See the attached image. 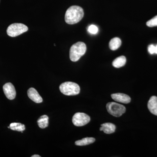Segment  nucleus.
I'll list each match as a JSON object with an SVG mask.
<instances>
[{"label": "nucleus", "mask_w": 157, "mask_h": 157, "mask_svg": "<svg viewBox=\"0 0 157 157\" xmlns=\"http://www.w3.org/2000/svg\"><path fill=\"white\" fill-rule=\"evenodd\" d=\"M149 111L152 114L157 116V97L152 96L150 99L147 104Z\"/></svg>", "instance_id": "9d476101"}, {"label": "nucleus", "mask_w": 157, "mask_h": 157, "mask_svg": "<svg viewBox=\"0 0 157 157\" xmlns=\"http://www.w3.org/2000/svg\"><path fill=\"white\" fill-rule=\"evenodd\" d=\"M106 107L109 114L115 117H120L126 112L124 106L115 102L107 103Z\"/></svg>", "instance_id": "39448f33"}, {"label": "nucleus", "mask_w": 157, "mask_h": 157, "mask_svg": "<svg viewBox=\"0 0 157 157\" xmlns=\"http://www.w3.org/2000/svg\"><path fill=\"white\" fill-rule=\"evenodd\" d=\"M38 125L41 128H45L48 125V117L46 115H42L37 121Z\"/></svg>", "instance_id": "2eb2a0df"}, {"label": "nucleus", "mask_w": 157, "mask_h": 157, "mask_svg": "<svg viewBox=\"0 0 157 157\" xmlns=\"http://www.w3.org/2000/svg\"><path fill=\"white\" fill-rule=\"evenodd\" d=\"M155 53L157 54V45L155 46Z\"/></svg>", "instance_id": "aec40b11"}, {"label": "nucleus", "mask_w": 157, "mask_h": 157, "mask_svg": "<svg viewBox=\"0 0 157 157\" xmlns=\"http://www.w3.org/2000/svg\"><path fill=\"white\" fill-rule=\"evenodd\" d=\"M88 31L90 33L92 34H96L98 33V28L97 26L95 25H90L88 29Z\"/></svg>", "instance_id": "a211bd4d"}, {"label": "nucleus", "mask_w": 157, "mask_h": 157, "mask_svg": "<svg viewBox=\"0 0 157 157\" xmlns=\"http://www.w3.org/2000/svg\"><path fill=\"white\" fill-rule=\"evenodd\" d=\"M146 25L149 27L157 26V15L147 21L146 23Z\"/></svg>", "instance_id": "f3484780"}, {"label": "nucleus", "mask_w": 157, "mask_h": 157, "mask_svg": "<svg viewBox=\"0 0 157 157\" xmlns=\"http://www.w3.org/2000/svg\"><path fill=\"white\" fill-rule=\"evenodd\" d=\"M86 50V46L83 42H77L73 44L70 51V59L72 61H78L84 55Z\"/></svg>", "instance_id": "f03ea898"}, {"label": "nucleus", "mask_w": 157, "mask_h": 157, "mask_svg": "<svg viewBox=\"0 0 157 157\" xmlns=\"http://www.w3.org/2000/svg\"><path fill=\"white\" fill-rule=\"evenodd\" d=\"M101 126V127L100 129V131H103L105 134H112L115 132L116 126L113 124L106 123L102 124Z\"/></svg>", "instance_id": "9b49d317"}, {"label": "nucleus", "mask_w": 157, "mask_h": 157, "mask_svg": "<svg viewBox=\"0 0 157 157\" xmlns=\"http://www.w3.org/2000/svg\"><path fill=\"white\" fill-rule=\"evenodd\" d=\"M90 121L89 116L83 113H76L72 119L73 124L77 127H81L89 123Z\"/></svg>", "instance_id": "423d86ee"}, {"label": "nucleus", "mask_w": 157, "mask_h": 157, "mask_svg": "<svg viewBox=\"0 0 157 157\" xmlns=\"http://www.w3.org/2000/svg\"><path fill=\"white\" fill-rule=\"evenodd\" d=\"M126 63V59L124 56H121L117 58L113 62V67L117 68L121 67L125 65Z\"/></svg>", "instance_id": "f8f14e48"}, {"label": "nucleus", "mask_w": 157, "mask_h": 157, "mask_svg": "<svg viewBox=\"0 0 157 157\" xmlns=\"http://www.w3.org/2000/svg\"><path fill=\"white\" fill-rule=\"evenodd\" d=\"M155 46L154 45H150L148 47V51L151 54H153L155 52Z\"/></svg>", "instance_id": "6ab92c4d"}, {"label": "nucleus", "mask_w": 157, "mask_h": 157, "mask_svg": "<svg viewBox=\"0 0 157 157\" xmlns=\"http://www.w3.org/2000/svg\"><path fill=\"white\" fill-rule=\"evenodd\" d=\"M40 156H39V155H33L32 156V157H40Z\"/></svg>", "instance_id": "412c9836"}, {"label": "nucleus", "mask_w": 157, "mask_h": 157, "mask_svg": "<svg viewBox=\"0 0 157 157\" xmlns=\"http://www.w3.org/2000/svg\"><path fill=\"white\" fill-rule=\"evenodd\" d=\"M59 89L62 94L67 96L76 95L80 92L79 86L72 82H66L62 83Z\"/></svg>", "instance_id": "7ed1b4c3"}, {"label": "nucleus", "mask_w": 157, "mask_h": 157, "mask_svg": "<svg viewBox=\"0 0 157 157\" xmlns=\"http://www.w3.org/2000/svg\"><path fill=\"white\" fill-rule=\"evenodd\" d=\"M9 128L13 131H17V132H21L25 130V126L24 124L19 123H12L10 124Z\"/></svg>", "instance_id": "dca6fc26"}, {"label": "nucleus", "mask_w": 157, "mask_h": 157, "mask_svg": "<svg viewBox=\"0 0 157 157\" xmlns=\"http://www.w3.org/2000/svg\"><path fill=\"white\" fill-rule=\"evenodd\" d=\"M83 16L84 11L81 7L76 6H72L66 11L65 21L68 24H75L80 21Z\"/></svg>", "instance_id": "f257e3e1"}, {"label": "nucleus", "mask_w": 157, "mask_h": 157, "mask_svg": "<svg viewBox=\"0 0 157 157\" xmlns=\"http://www.w3.org/2000/svg\"><path fill=\"white\" fill-rule=\"evenodd\" d=\"M3 89L6 98L9 100H14L16 97V92L13 85L11 82H8L3 86Z\"/></svg>", "instance_id": "0eeeda50"}, {"label": "nucleus", "mask_w": 157, "mask_h": 157, "mask_svg": "<svg viewBox=\"0 0 157 157\" xmlns=\"http://www.w3.org/2000/svg\"><path fill=\"white\" fill-rule=\"evenodd\" d=\"M95 139L94 137H85L81 140H77L75 142V144L77 146H85L94 143Z\"/></svg>", "instance_id": "4468645a"}, {"label": "nucleus", "mask_w": 157, "mask_h": 157, "mask_svg": "<svg viewBox=\"0 0 157 157\" xmlns=\"http://www.w3.org/2000/svg\"><path fill=\"white\" fill-rule=\"evenodd\" d=\"M121 45V41L117 37L111 39L109 43V47L112 50H116L120 48Z\"/></svg>", "instance_id": "ddd939ff"}, {"label": "nucleus", "mask_w": 157, "mask_h": 157, "mask_svg": "<svg viewBox=\"0 0 157 157\" xmlns=\"http://www.w3.org/2000/svg\"><path fill=\"white\" fill-rule=\"evenodd\" d=\"M28 95L31 100L36 103H41L42 102V98L39 93L34 88L29 89L27 92Z\"/></svg>", "instance_id": "1a4fd4ad"}, {"label": "nucleus", "mask_w": 157, "mask_h": 157, "mask_svg": "<svg viewBox=\"0 0 157 157\" xmlns=\"http://www.w3.org/2000/svg\"><path fill=\"white\" fill-rule=\"evenodd\" d=\"M28 31V28L25 25L21 23H14L8 27L7 33L11 37L17 36Z\"/></svg>", "instance_id": "20e7f679"}, {"label": "nucleus", "mask_w": 157, "mask_h": 157, "mask_svg": "<svg viewBox=\"0 0 157 157\" xmlns=\"http://www.w3.org/2000/svg\"><path fill=\"white\" fill-rule=\"evenodd\" d=\"M111 96L114 101L123 104H128L131 101V98L128 95L122 93L112 94Z\"/></svg>", "instance_id": "6e6552de"}]
</instances>
